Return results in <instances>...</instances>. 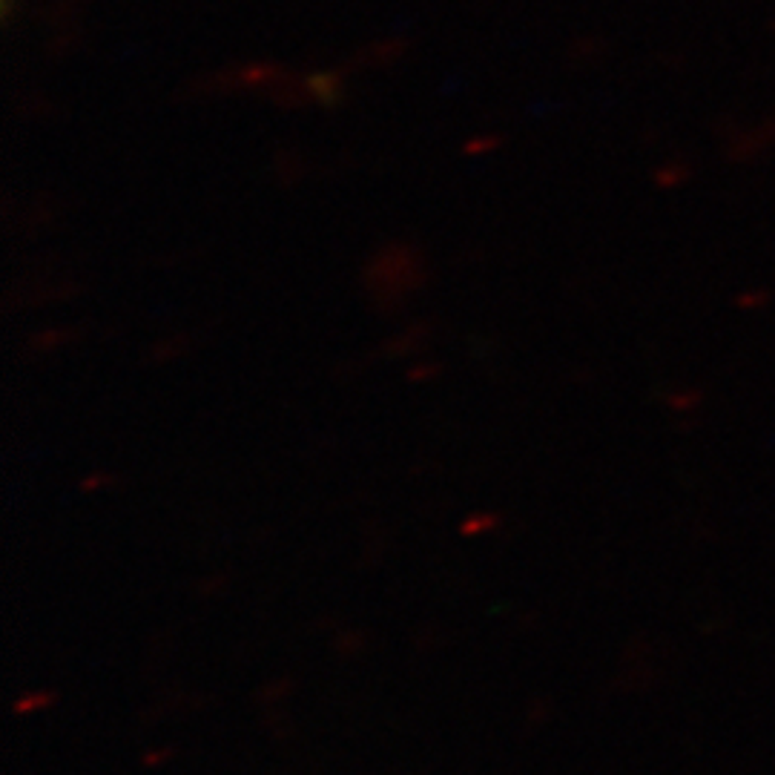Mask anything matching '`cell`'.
<instances>
[{"label":"cell","instance_id":"7a4b0ae2","mask_svg":"<svg viewBox=\"0 0 775 775\" xmlns=\"http://www.w3.org/2000/svg\"><path fill=\"white\" fill-rule=\"evenodd\" d=\"M307 92H314L319 101H324V104H333L339 95H342V78L339 75H314V78H307Z\"/></svg>","mask_w":775,"mask_h":775},{"label":"cell","instance_id":"277c9868","mask_svg":"<svg viewBox=\"0 0 775 775\" xmlns=\"http://www.w3.org/2000/svg\"><path fill=\"white\" fill-rule=\"evenodd\" d=\"M500 144L497 135H483V139H474L466 144V153L468 156H480V153H488V149H494Z\"/></svg>","mask_w":775,"mask_h":775},{"label":"cell","instance_id":"3957f363","mask_svg":"<svg viewBox=\"0 0 775 775\" xmlns=\"http://www.w3.org/2000/svg\"><path fill=\"white\" fill-rule=\"evenodd\" d=\"M402 46H405V40H383V44H376L374 49H371V61H393L402 52Z\"/></svg>","mask_w":775,"mask_h":775},{"label":"cell","instance_id":"6da1fadb","mask_svg":"<svg viewBox=\"0 0 775 775\" xmlns=\"http://www.w3.org/2000/svg\"><path fill=\"white\" fill-rule=\"evenodd\" d=\"M423 279V258L411 244H385L368 265V274H365L371 293L383 305H397L408 291L419 288Z\"/></svg>","mask_w":775,"mask_h":775}]
</instances>
